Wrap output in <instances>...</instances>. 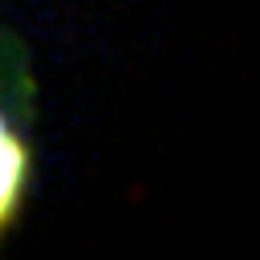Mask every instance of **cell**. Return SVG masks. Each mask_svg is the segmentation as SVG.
<instances>
[{"label":"cell","instance_id":"1","mask_svg":"<svg viewBox=\"0 0 260 260\" xmlns=\"http://www.w3.org/2000/svg\"><path fill=\"white\" fill-rule=\"evenodd\" d=\"M20 187H24V146L8 130V122L0 118V223L12 215Z\"/></svg>","mask_w":260,"mask_h":260}]
</instances>
